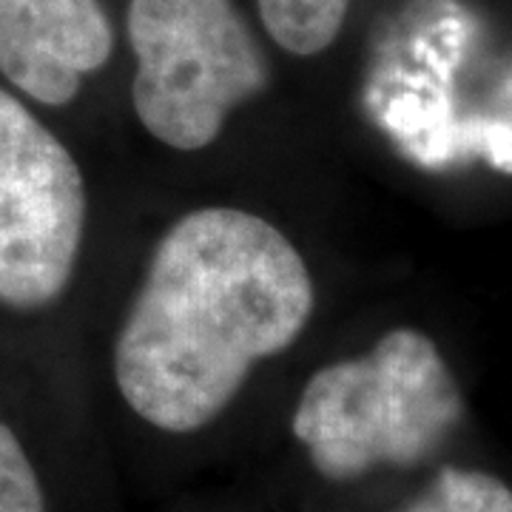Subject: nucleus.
<instances>
[{
    "label": "nucleus",
    "instance_id": "obj_2",
    "mask_svg": "<svg viewBox=\"0 0 512 512\" xmlns=\"http://www.w3.org/2000/svg\"><path fill=\"white\" fill-rule=\"evenodd\" d=\"M464 413L439 348L410 328L384 333L359 359L322 367L293 410V436L313 470L353 481L376 467H410L433 456Z\"/></svg>",
    "mask_w": 512,
    "mask_h": 512
},
{
    "label": "nucleus",
    "instance_id": "obj_8",
    "mask_svg": "<svg viewBox=\"0 0 512 512\" xmlns=\"http://www.w3.org/2000/svg\"><path fill=\"white\" fill-rule=\"evenodd\" d=\"M0 512H46L35 467L6 424H0Z\"/></svg>",
    "mask_w": 512,
    "mask_h": 512
},
{
    "label": "nucleus",
    "instance_id": "obj_1",
    "mask_svg": "<svg viewBox=\"0 0 512 512\" xmlns=\"http://www.w3.org/2000/svg\"><path fill=\"white\" fill-rule=\"evenodd\" d=\"M313 311L293 242L239 208L174 222L114 345L126 404L165 433H197L237 399L251 367L288 350Z\"/></svg>",
    "mask_w": 512,
    "mask_h": 512
},
{
    "label": "nucleus",
    "instance_id": "obj_7",
    "mask_svg": "<svg viewBox=\"0 0 512 512\" xmlns=\"http://www.w3.org/2000/svg\"><path fill=\"white\" fill-rule=\"evenodd\" d=\"M404 512H512V490L490 473L444 467Z\"/></svg>",
    "mask_w": 512,
    "mask_h": 512
},
{
    "label": "nucleus",
    "instance_id": "obj_3",
    "mask_svg": "<svg viewBox=\"0 0 512 512\" xmlns=\"http://www.w3.org/2000/svg\"><path fill=\"white\" fill-rule=\"evenodd\" d=\"M131 100L154 140L211 146L228 114L268 86V60L234 0H131Z\"/></svg>",
    "mask_w": 512,
    "mask_h": 512
},
{
    "label": "nucleus",
    "instance_id": "obj_5",
    "mask_svg": "<svg viewBox=\"0 0 512 512\" xmlns=\"http://www.w3.org/2000/svg\"><path fill=\"white\" fill-rule=\"evenodd\" d=\"M114 49L100 0H0V74L43 106H66Z\"/></svg>",
    "mask_w": 512,
    "mask_h": 512
},
{
    "label": "nucleus",
    "instance_id": "obj_4",
    "mask_svg": "<svg viewBox=\"0 0 512 512\" xmlns=\"http://www.w3.org/2000/svg\"><path fill=\"white\" fill-rule=\"evenodd\" d=\"M86 208L69 148L0 89V305L37 311L60 299L77 268Z\"/></svg>",
    "mask_w": 512,
    "mask_h": 512
},
{
    "label": "nucleus",
    "instance_id": "obj_6",
    "mask_svg": "<svg viewBox=\"0 0 512 512\" xmlns=\"http://www.w3.org/2000/svg\"><path fill=\"white\" fill-rule=\"evenodd\" d=\"M350 0H259L268 35L291 55L311 57L336 40Z\"/></svg>",
    "mask_w": 512,
    "mask_h": 512
}]
</instances>
